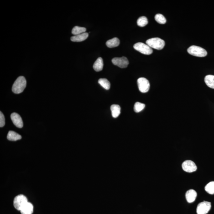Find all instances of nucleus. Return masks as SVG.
<instances>
[{
    "mask_svg": "<svg viewBox=\"0 0 214 214\" xmlns=\"http://www.w3.org/2000/svg\"><path fill=\"white\" fill-rule=\"evenodd\" d=\"M11 119L14 124L19 128H22L23 127V122L22 117L18 114L13 113L11 115Z\"/></svg>",
    "mask_w": 214,
    "mask_h": 214,
    "instance_id": "9d476101",
    "label": "nucleus"
},
{
    "mask_svg": "<svg viewBox=\"0 0 214 214\" xmlns=\"http://www.w3.org/2000/svg\"><path fill=\"white\" fill-rule=\"evenodd\" d=\"M185 198L189 203L194 202L197 196L196 191L193 189H190L187 191L185 195Z\"/></svg>",
    "mask_w": 214,
    "mask_h": 214,
    "instance_id": "9b49d317",
    "label": "nucleus"
},
{
    "mask_svg": "<svg viewBox=\"0 0 214 214\" xmlns=\"http://www.w3.org/2000/svg\"><path fill=\"white\" fill-rule=\"evenodd\" d=\"M145 107V105L141 103L137 102L135 103L134 107V111L136 113L141 112Z\"/></svg>",
    "mask_w": 214,
    "mask_h": 214,
    "instance_id": "5701e85b",
    "label": "nucleus"
},
{
    "mask_svg": "<svg viewBox=\"0 0 214 214\" xmlns=\"http://www.w3.org/2000/svg\"><path fill=\"white\" fill-rule=\"evenodd\" d=\"M89 36L88 33H84L71 37V40L73 42H80L86 40Z\"/></svg>",
    "mask_w": 214,
    "mask_h": 214,
    "instance_id": "ddd939ff",
    "label": "nucleus"
},
{
    "mask_svg": "<svg viewBox=\"0 0 214 214\" xmlns=\"http://www.w3.org/2000/svg\"><path fill=\"white\" fill-rule=\"evenodd\" d=\"M22 214H32L33 211V205L30 202H28L20 211Z\"/></svg>",
    "mask_w": 214,
    "mask_h": 214,
    "instance_id": "f8f14e48",
    "label": "nucleus"
},
{
    "mask_svg": "<svg viewBox=\"0 0 214 214\" xmlns=\"http://www.w3.org/2000/svg\"><path fill=\"white\" fill-rule=\"evenodd\" d=\"M211 202L203 201L200 203L197 207V214H206L211 209Z\"/></svg>",
    "mask_w": 214,
    "mask_h": 214,
    "instance_id": "423d86ee",
    "label": "nucleus"
},
{
    "mask_svg": "<svg viewBox=\"0 0 214 214\" xmlns=\"http://www.w3.org/2000/svg\"><path fill=\"white\" fill-rule=\"evenodd\" d=\"M120 44L119 39L117 38H113L107 41L106 43V45L109 48H114L118 47Z\"/></svg>",
    "mask_w": 214,
    "mask_h": 214,
    "instance_id": "f3484780",
    "label": "nucleus"
},
{
    "mask_svg": "<svg viewBox=\"0 0 214 214\" xmlns=\"http://www.w3.org/2000/svg\"><path fill=\"white\" fill-rule=\"evenodd\" d=\"M205 82L208 87L214 89V75H206L205 78Z\"/></svg>",
    "mask_w": 214,
    "mask_h": 214,
    "instance_id": "a211bd4d",
    "label": "nucleus"
},
{
    "mask_svg": "<svg viewBox=\"0 0 214 214\" xmlns=\"http://www.w3.org/2000/svg\"><path fill=\"white\" fill-rule=\"evenodd\" d=\"M7 138L8 140L12 141H16L22 138L20 135L13 131H9L7 134Z\"/></svg>",
    "mask_w": 214,
    "mask_h": 214,
    "instance_id": "4468645a",
    "label": "nucleus"
},
{
    "mask_svg": "<svg viewBox=\"0 0 214 214\" xmlns=\"http://www.w3.org/2000/svg\"><path fill=\"white\" fill-rule=\"evenodd\" d=\"M146 43L151 48L158 50H162L165 45L164 41L158 38L148 39L146 41Z\"/></svg>",
    "mask_w": 214,
    "mask_h": 214,
    "instance_id": "f03ea898",
    "label": "nucleus"
},
{
    "mask_svg": "<svg viewBox=\"0 0 214 214\" xmlns=\"http://www.w3.org/2000/svg\"><path fill=\"white\" fill-rule=\"evenodd\" d=\"M138 89L141 92L146 93L149 89L150 84L148 80L145 78L140 77L137 80Z\"/></svg>",
    "mask_w": 214,
    "mask_h": 214,
    "instance_id": "0eeeda50",
    "label": "nucleus"
},
{
    "mask_svg": "<svg viewBox=\"0 0 214 214\" xmlns=\"http://www.w3.org/2000/svg\"><path fill=\"white\" fill-rule=\"evenodd\" d=\"M103 66L104 63L103 59L102 58L99 57L95 61L93 67L95 71L99 72L102 71Z\"/></svg>",
    "mask_w": 214,
    "mask_h": 214,
    "instance_id": "2eb2a0df",
    "label": "nucleus"
},
{
    "mask_svg": "<svg viewBox=\"0 0 214 214\" xmlns=\"http://www.w3.org/2000/svg\"><path fill=\"white\" fill-rule=\"evenodd\" d=\"M148 20L145 17H140L137 21V25L139 26L143 27L148 24Z\"/></svg>",
    "mask_w": 214,
    "mask_h": 214,
    "instance_id": "4be33fe9",
    "label": "nucleus"
},
{
    "mask_svg": "<svg viewBox=\"0 0 214 214\" xmlns=\"http://www.w3.org/2000/svg\"><path fill=\"white\" fill-rule=\"evenodd\" d=\"M28 202V199L25 195H19L16 196L14 200V206L16 209L20 211L23 206Z\"/></svg>",
    "mask_w": 214,
    "mask_h": 214,
    "instance_id": "20e7f679",
    "label": "nucleus"
},
{
    "mask_svg": "<svg viewBox=\"0 0 214 214\" xmlns=\"http://www.w3.org/2000/svg\"><path fill=\"white\" fill-rule=\"evenodd\" d=\"M27 82L23 76L18 77L14 82L12 87V91L14 93L19 94L23 92L26 86Z\"/></svg>",
    "mask_w": 214,
    "mask_h": 214,
    "instance_id": "f257e3e1",
    "label": "nucleus"
},
{
    "mask_svg": "<svg viewBox=\"0 0 214 214\" xmlns=\"http://www.w3.org/2000/svg\"><path fill=\"white\" fill-rule=\"evenodd\" d=\"M205 191L208 193L212 195L214 194V181L210 182L205 186Z\"/></svg>",
    "mask_w": 214,
    "mask_h": 214,
    "instance_id": "412c9836",
    "label": "nucleus"
},
{
    "mask_svg": "<svg viewBox=\"0 0 214 214\" xmlns=\"http://www.w3.org/2000/svg\"><path fill=\"white\" fill-rule=\"evenodd\" d=\"M86 31V29L83 27H81L76 26L73 28L72 30V33L74 35H77L81 34L82 33H85Z\"/></svg>",
    "mask_w": 214,
    "mask_h": 214,
    "instance_id": "aec40b11",
    "label": "nucleus"
},
{
    "mask_svg": "<svg viewBox=\"0 0 214 214\" xmlns=\"http://www.w3.org/2000/svg\"><path fill=\"white\" fill-rule=\"evenodd\" d=\"M98 82L99 84L102 86L105 89L108 90L110 88V83L108 80L106 79L102 78L99 80Z\"/></svg>",
    "mask_w": 214,
    "mask_h": 214,
    "instance_id": "6ab92c4d",
    "label": "nucleus"
},
{
    "mask_svg": "<svg viewBox=\"0 0 214 214\" xmlns=\"http://www.w3.org/2000/svg\"><path fill=\"white\" fill-rule=\"evenodd\" d=\"M111 110L113 117L114 118H117L121 113V107L119 105L113 104L111 106Z\"/></svg>",
    "mask_w": 214,
    "mask_h": 214,
    "instance_id": "dca6fc26",
    "label": "nucleus"
},
{
    "mask_svg": "<svg viewBox=\"0 0 214 214\" xmlns=\"http://www.w3.org/2000/svg\"><path fill=\"white\" fill-rule=\"evenodd\" d=\"M112 62L114 65L122 68H127L129 64L128 59L124 56L121 58H113L112 60Z\"/></svg>",
    "mask_w": 214,
    "mask_h": 214,
    "instance_id": "1a4fd4ad",
    "label": "nucleus"
},
{
    "mask_svg": "<svg viewBox=\"0 0 214 214\" xmlns=\"http://www.w3.org/2000/svg\"><path fill=\"white\" fill-rule=\"evenodd\" d=\"M133 47L136 50L145 55H150L153 53L152 49L150 47L143 43H136Z\"/></svg>",
    "mask_w": 214,
    "mask_h": 214,
    "instance_id": "39448f33",
    "label": "nucleus"
},
{
    "mask_svg": "<svg viewBox=\"0 0 214 214\" xmlns=\"http://www.w3.org/2000/svg\"><path fill=\"white\" fill-rule=\"evenodd\" d=\"M182 167L184 171L189 173L194 172L197 169L196 164L191 160L185 161L182 164Z\"/></svg>",
    "mask_w": 214,
    "mask_h": 214,
    "instance_id": "6e6552de",
    "label": "nucleus"
},
{
    "mask_svg": "<svg viewBox=\"0 0 214 214\" xmlns=\"http://www.w3.org/2000/svg\"><path fill=\"white\" fill-rule=\"evenodd\" d=\"M5 118L4 115L2 113V112H0V127H2L5 126Z\"/></svg>",
    "mask_w": 214,
    "mask_h": 214,
    "instance_id": "393cba45",
    "label": "nucleus"
},
{
    "mask_svg": "<svg viewBox=\"0 0 214 214\" xmlns=\"http://www.w3.org/2000/svg\"><path fill=\"white\" fill-rule=\"evenodd\" d=\"M188 53L194 56L203 57L207 55L206 50L201 47L193 45L188 49Z\"/></svg>",
    "mask_w": 214,
    "mask_h": 214,
    "instance_id": "7ed1b4c3",
    "label": "nucleus"
},
{
    "mask_svg": "<svg viewBox=\"0 0 214 214\" xmlns=\"http://www.w3.org/2000/svg\"><path fill=\"white\" fill-rule=\"evenodd\" d=\"M155 19L157 22L160 24H163L166 22V19L162 14H158L155 17Z\"/></svg>",
    "mask_w": 214,
    "mask_h": 214,
    "instance_id": "b1692460",
    "label": "nucleus"
}]
</instances>
